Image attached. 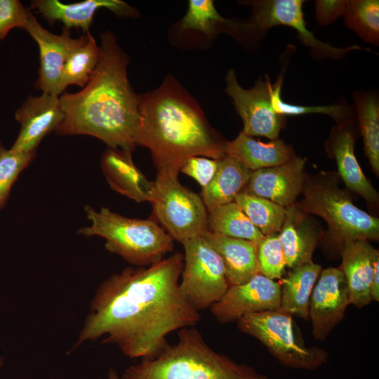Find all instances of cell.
Here are the masks:
<instances>
[{
    "label": "cell",
    "mask_w": 379,
    "mask_h": 379,
    "mask_svg": "<svg viewBox=\"0 0 379 379\" xmlns=\"http://www.w3.org/2000/svg\"><path fill=\"white\" fill-rule=\"evenodd\" d=\"M183 256L176 252L147 267H128L98 287L76 346L102 339L126 357L151 358L168 344L166 336L200 320L179 290Z\"/></svg>",
    "instance_id": "obj_1"
},
{
    "label": "cell",
    "mask_w": 379,
    "mask_h": 379,
    "mask_svg": "<svg viewBox=\"0 0 379 379\" xmlns=\"http://www.w3.org/2000/svg\"><path fill=\"white\" fill-rule=\"evenodd\" d=\"M100 38L99 60L88 82L77 93L60 96L65 118L55 132L93 136L108 148L132 152L140 115L138 95L128 79L129 58L112 32L105 31Z\"/></svg>",
    "instance_id": "obj_2"
},
{
    "label": "cell",
    "mask_w": 379,
    "mask_h": 379,
    "mask_svg": "<svg viewBox=\"0 0 379 379\" xmlns=\"http://www.w3.org/2000/svg\"><path fill=\"white\" fill-rule=\"evenodd\" d=\"M140 123L136 146L150 151L158 173L178 175L190 157L219 160L222 141L197 100L171 75L154 91L138 95Z\"/></svg>",
    "instance_id": "obj_3"
},
{
    "label": "cell",
    "mask_w": 379,
    "mask_h": 379,
    "mask_svg": "<svg viewBox=\"0 0 379 379\" xmlns=\"http://www.w3.org/2000/svg\"><path fill=\"white\" fill-rule=\"evenodd\" d=\"M178 335L174 345L128 367L121 379H268L253 367L214 351L192 326L179 330Z\"/></svg>",
    "instance_id": "obj_4"
},
{
    "label": "cell",
    "mask_w": 379,
    "mask_h": 379,
    "mask_svg": "<svg viewBox=\"0 0 379 379\" xmlns=\"http://www.w3.org/2000/svg\"><path fill=\"white\" fill-rule=\"evenodd\" d=\"M84 211L90 225L77 233L105 239L108 251L133 265L149 266L173 250V239L152 219L128 218L105 207L96 211L89 205Z\"/></svg>",
    "instance_id": "obj_5"
},
{
    "label": "cell",
    "mask_w": 379,
    "mask_h": 379,
    "mask_svg": "<svg viewBox=\"0 0 379 379\" xmlns=\"http://www.w3.org/2000/svg\"><path fill=\"white\" fill-rule=\"evenodd\" d=\"M304 199L298 208L302 213L322 218L328 224L330 243L341 251L349 241L379 238V219L356 206L335 185L307 181L302 189Z\"/></svg>",
    "instance_id": "obj_6"
},
{
    "label": "cell",
    "mask_w": 379,
    "mask_h": 379,
    "mask_svg": "<svg viewBox=\"0 0 379 379\" xmlns=\"http://www.w3.org/2000/svg\"><path fill=\"white\" fill-rule=\"evenodd\" d=\"M237 321L241 332L258 340L286 367L315 370L327 361L324 349L306 346L296 334L291 315L266 311L244 315Z\"/></svg>",
    "instance_id": "obj_7"
},
{
    "label": "cell",
    "mask_w": 379,
    "mask_h": 379,
    "mask_svg": "<svg viewBox=\"0 0 379 379\" xmlns=\"http://www.w3.org/2000/svg\"><path fill=\"white\" fill-rule=\"evenodd\" d=\"M178 176L157 173L151 204L164 229L182 243L208 230V211L201 197L184 187Z\"/></svg>",
    "instance_id": "obj_8"
},
{
    "label": "cell",
    "mask_w": 379,
    "mask_h": 379,
    "mask_svg": "<svg viewBox=\"0 0 379 379\" xmlns=\"http://www.w3.org/2000/svg\"><path fill=\"white\" fill-rule=\"evenodd\" d=\"M181 244L185 266L179 282L180 293L197 311L210 308L230 286L222 260L202 236Z\"/></svg>",
    "instance_id": "obj_9"
},
{
    "label": "cell",
    "mask_w": 379,
    "mask_h": 379,
    "mask_svg": "<svg viewBox=\"0 0 379 379\" xmlns=\"http://www.w3.org/2000/svg\"><path fill=\"white\" fill-rule=\"evenodd\" d=\"M253 7L250 20L241 23L242 32L260 39L272 27L285 25L293 28L302 43L310 48L314 58L338 60L349 52L364 49L357 45L338 48L317 39L307 29L302 11V0H258L248 1ZM370 51V50H368Z\"/></svg>",
    "instance_id": "obj_10"
},
{
    "label": "cell",
    "mask_w": 379,
    "mask_h": 379,
    "mask_svg": "<svg viewBox=\"0 0 379 379\" xmlns=\"http://www.w3.org/2000/svg\"><path fill=\"white\" fill-rule=\"evenodd\" d=\"M225 81V92L232 99L235 109L243 121L242 132L248 136H265L272 140L279 139L286 117L277 114L272 106L270 78L267 75L263 79L260 77L252 88L245 89L239 85L235 71L230 69Z\"/></svg>",
    "instance_id": "obj_11"
},
{
    "label": "cell",
    "mask_w": 379,
    "mask_h": 379,
    "mask_svg": "<svg viewBox=\"0 0 379 379\" xmlns=\"http://www.w3.org/2000/svg\"><path fill=\"white\" fill-rule=\"evenodd\" d=\"M22 29L35 40L39 49L40 66L35 88L60 96L63 66L71 52L85 41L86 34L74 39L69 29L65 28L61 34H53L40 25L31 11Z\"/></svg>",
    "instance_id": "obj_12"
},
{
    "label": "cell",
    "mask_w": 379,
    "mask_h": 379,
    "mask_svg": "<svg viewBox=\"0 0 379 379\" xmlns=\"http://www.w3.org/2000/svg\"><path fill=\"white\" fill-rule=\"evenodd\" d=\"M280 297L279 281L258 273L245 283L230 286L210 310L218 321L226 324L248 314L278 311Z\"/></svg>",
    "instance_id": "obj_13"
},
{
    "label": "cell",
    "mask_w": 379,
    "mask_h": 379,
    "mask_svg": "<svg viewBox=\"0 0 379 379\" xmlns=\"http://www.w3.org/2000/svg\"><path fill=\"white\" fill-rule=\"evenodd\" d=\"M309 302V318L312 335L323 340L344 319L350 305L348 289L343 271L328 267L320 272Z\"/></svg>",
    "instance_id": "obj_14"
},
{
    "label": "cell",
    "mask_w": 379,
    "mask_h": 379,
    "mask_svg": "<svg viewBox=\"0 0 379 379\" xmlns=\"http://www.w3.org/2000/svg\"><path fill=\"white\" fill-rule=\"evenodd\" d=\"M15 118L20 129L11 149L34 152L44 137L61 124L65 114L60 96L42 93L29 96L16 110Z\"/></svg>",
    "instance_id": "obj_15"
},
{
    "label": "cell",
    "mask_w": 379,
    "mask_h": 379,
    "mask_svg": "<svg viewBox=\"0 0 379 379\" xmlns=\"http://www.w3.org/2000/svg\"><path fill=\"white\" fill-rule=\"evenodd\" d=\"M305 162L306 159L294 157L283 164L254 171L242 191L290 207L302 192Z\"/></svg>",
    "instance_id": "obj_16"
},
{
    "label": "cell",
    "mask_w": 379,
    "mask_h": 379,
    "mask_svg": "<svg viewBox=\"0 0 379 379\" xmlns=\"http://www.w3.org/2000/svg\"><path fill=\"white\" fill-rule=\"evenodd\" d=\"M357 118L348 119L333 128L326 149L335 159L338 173L347 187L370 204L378 201V193L364 174L354 154Z\"/></svg>",
    "instance_id": "obj_17"
},
{
    "label": "cell",
    "mask_w": 379,
    "mask_h": 379,
    "mask_svg": "<svg viewBox=\"0 0 379 379\" xmlns=\"http://www.w3.org/2000/svg\"><path fill=\"white\" fill-rule=\"evenodd\" d=\"M30 6L45 18L50 25L61 22L65 29L80 28L84 34L89 32L97 10L105 8L119 17L136 18L138 12L120 0H85L65 4L58 0H34Z\"/></svg>",
    "instance_id": "obj_18"
},
{
    "label": "cell",
    "mask_w": 379,
    "mask_h": 379,
    "mask_svg": "<svg viewBox=\"0 0 379 379\" xmlns=\"http://www.w3.org/2000/svg\"><path fill=\"white\" fill-rule=\"evenodd\" d=\"M100 165L113 190L138 203L152 202L154 181L147 180L135 165L131 151L108 148L102 155Z\"/></svg>",
    "instance_id": "obj_19"
},
{
    "label": "cell",
    "mask_w": 379,
    "mask_h": 379,
    "mask_svg": "<svg viewBox=\"0 0 379 379\" xmlns=\"http://www.w3.org/2000/svg\"><path fill=\"white\" fill-rule=\"evenodd\" d=\"M340 253L350 304L361 308L372 301L370 289L378 251L367 241L355 240L345 242Z\"/></svg>",
    "instance_id": "obj_20"
},
{
    "label": "cell",
    "mask_w": 379,
    "mask_h": 379,
    "mask_svg": "<svg viewBox=\"0 0 379 379\" xmlns=\"http://www.w3.org/2000/svg\"><path fill=\"white\" fill-rule=\"evenodd\" d=\"M202 237L220 256L230 286L245 283L259 273L258 244L209 230L206 231Z\"/></svg>",
    "instance_id": "obj_21"
},
{
    "label": "cell",
    "mask_w": 379,
    "mask_h": 379,
    "mask_svg": "<svg viewBox=\"0 0 379 379\" xmlns=\"http://www.w3.org/2000/svg\"><path fill=\"white\" fill-rule=\"evenodd\" d=\"M278 236L288 267L293 269L312 262L319 233L305 214L294 205L286 208L285 219Z\"/></svg>",
    "instance_id": "obj_22"
},
{
    "label": "cell",
    "mask_w": 379,
    "mask_h": 379,
    "mask_svg": "<svg viewBox=\"0 0 379 379\" xmlns=\"http://www.w3.org/2000/svg\"><path fill=\"white\" fill-rule=\"evenodd\" d=\"M225 151L252 171L283 164L295 157L293 148L283 140L265 143L242 131L233 140L226 142Z\"/></svg>",
    "instance_id": "obj_23"
},
{
    "label": "cell",
    "mask_w": 379,
    "mask_h": 379,
    "mask_svg": "<svg viewBox=\"0 0 379 379\" xmlns=\"http://www.w3.org/2000/svg\"><path fill=\"white\" fill-rule=\"evenodd\" d=\"M252 172L229 155L219 159L213 179L201 193L208 212L234 201L236 196L248 182Z\"/></svg>",
    "instance_id": "obj_24"
},
{
    "label": "cell",
    "mask_w": 379,
    "mask_h": 379,
    "mask_svg": "<svg viewBox=\"0 0 379 379\" xmlns=\"http://www.w3.org/2000/svg\"><path fill=\"white\" fill-rule=\"evenodd\" d=\"M321 271V265L312 262L293 268L286 277L280 279L278 311L307 319L310 295Z\"/></svg>",
    "instance_id": "obj_25"
},
{
    "label": "cell",
    "mask_w": 379,
    "mask_h": 379,
    "mask_svg": "<svg viewBox=\"0 0 379 379\" xmlns=\"http://www.w3.org/2000/svg\"><path fill=\"white\" fill-rule=\"evenodd\" d=\"M356 118L364 140L365 155L374 173H379V100L375 93L365 90L352 93Z\"/></svg>",
    "instance_id": "obj_26"
},
{
    "label": "cell",
    "mask_w": 379,
    "mask_h": 379,
    "mask_svg": "<svg viewBox=\"0 0 379 379\" xmlns=\"http://www.w3.org/2000/svg\"><path fill=\"white\" fill-rule=\"evenodd\" d=\"M207 222L208 230L225 237L251 241L258 245L265 237L235 201L208 212Z\"/></svg>",
    "instance_id": "obj_27"
},
{
    "label": "cell",
    "mask_w": 379,
    "mask_h": 379,
    "mask_svg": "<svg viewBox=\"0 0 379 379\" xmlns=\"http://www.w3.org/2000/svg\"><path fill=\"white\" fill-rule=\"evenodd\" d=\"M100 46L89 32L85 41L73 50L67 58L61 74L60 91L63 93L67 86L76 85L82 88L88 82L100 57Z\"/></svg>",
    "instance_id": "obj_28"
},
{
    "label": "cell",
    "mask_w": 379,
    "mask_h": 379,
    "mask_svg": "<svg viewBox=\"0 0 379 379\" xmlns=\"http://www.w3.org/2000/svg\"><path fill=\"white\" fill-rule=\"evenodd\" d=\"M234 201L264 236L279 233L285 219L286 208L243 191L236 196Z\"/></svg>",
    "instance_id": "obj_29"
},
{
    "label": "cell",
    "mask_w": 379,
    "mask_h": 379,
    "mask_svg": "<svg viewBox=\"0 0 379 379\" xmlns=\"http://www.w3.org/2000/svg\"><path fill=\"white\" fill-rule=\"evenodd\" d=\"M345 25L365 42L379 44V1L348 0L343 15Z\"/></svg>",
    "instance_id": "obj_30"
},
{
    "label": "cell",
    "mask_w": 379,
    "mask_h": 379,
    "mask_svg": "<svg viewBox=\"0 0 379 379\" xmlns=\"http://www.w3.org/2000/svg\"><path fill=\"white\" fill-rule=\"evenodd\" d=\"M283 82V74L279 77L275 84H272L271 103L274 110L282 116H298L305 114H323L332 117L337 124L356 117L354 106L341 100L337 103L319 105L305 106L289 104L281 99V91Z\"/></svg>",
    "instance_id": "obj_31"
},
{
    "label": "cell",
    "mask_w": 379,
    "mask_h": 379,
    "mask_svg": "<svg viewBox=\"0 0 379 379\" xmlns=\"http://www.w3.org/2000/svg\"><path fill=\"white\" fill-rule=\"evenodd\" d=\"M236 22L222 18L211 0H190L187 11L181 21L182 28L197 29L206 34H212L222 27L234 32Z\"/></svg>",
    "instance_id": "obj_32"
},
{
    "label": "cell",
    "mask_w": 379,
    "mask_h": 379,
    "mask_svg": "<svg viewBox=\"0 0 379 379\" xmlns=\"http://www.w3.org/2000/svg\"><path fill=\"white\" fill-rule=\"evenodd\" d=\"M36 157L34 152L7 149L0 142V210L6 205L12 186Z\"/></svg>",
    "instance_id": "obj_33"
},
{
    "label": "cell",
    "mask_w": 379,
    "mask_h": 379,
    "mask_svg": "<svg viewBox=\"0 0 379 379\" xmlns=\"http://www.w3.org/2000/svg\"><path fill=\"white\" fill-rule=\"evenodd\" d=\"M257 258L260 274L273 280L283 277L286 265L278 233L265 236L258 245Z\"/></svg>",
    "instance_id": "obj_34"
},
{
    "label": "cell",
    "mask_w": 379,
    "mask_h": 379,
    "mask_svg": "<svg viewBox=\"0 0 379 379\" xmlns=\"http://www.w3.org/2000/svg\"><path fill=\"white\" fill-rule=\"evenodd\" d=\"M29 11L18 0H0V41L12 29H22Z\"/></svg>",
    "instance_id": "obj_35"
},
{
    "label": "cell",
    "mask_w": 379,
    "mask_h": 379,
    "mask_svg": "<svg viewBox=\"0 0 379 379\" xmlns=\"http://www.w3.org/2000/svg\"><path fill=\"white\" fill-rule=\"evenodd\" d=\"M218 165V160L194 156L186 159L180 171L196 180L203 188L213 179Z\"/></svg>",
    "instance_id": "obj_36"
},
{
    "label": "cell",
    "mask_w": 379,
    "mask_h": 379,
    "mask_svg": "<svg viewBox=\"0 0 379 379\" xmlns=\"http://www.w3.org/2000/svg\"><path fill=\"white\" fill-rule=\"evenodd\" d=\"M346 5L344 0H317L315 2V17L318 23L326 26L343 15Z\"/></svg>",
    "instance_id": "obj_37"
},
{
    "label": "cell",
    "mask_w": 379,
    "mask_h": 379,
    "mask_svg": "<svg viewBox=\"0 0 379 379\" xmlns=\"http://www.w3.org/2000/svg\"><path fill=\"white\" fill-rule=\"evenodd\" d=\"M371 297L372 300L379 301V258L374 262L373 273L371 284Z\"/></svg>",
    "instance_id": "obj_38"
},
{
    "label": "cell",
    "mask_w": 379,
    "mask_h": 379,
    "mask_svg": "<svg viewBox=\"0 0 379 379\" xmlns=\"http://www.w3.org/2000/svg\"><path fill=\"white\" fill-rule=\"evenodd\" d=\"M108 379H121L116 370L110 368L108 372Z\"/></svg>",
    "instance_id": "obj_39"
},
{
    "label": "cell",
    "mask_w": 379,
    "mask_h": 379,
    "mask_svg": "<svg viewBox=\"0 0 379 379\" xmlns=\"http://www.w3.org/2000/svg\"><path fill=\"white\" fill-rule=\"evenodd\" d=\"M0 364H1V362H0Z\"/></svg>",
    "instance_id": "obj_40"
}]
</instances>
